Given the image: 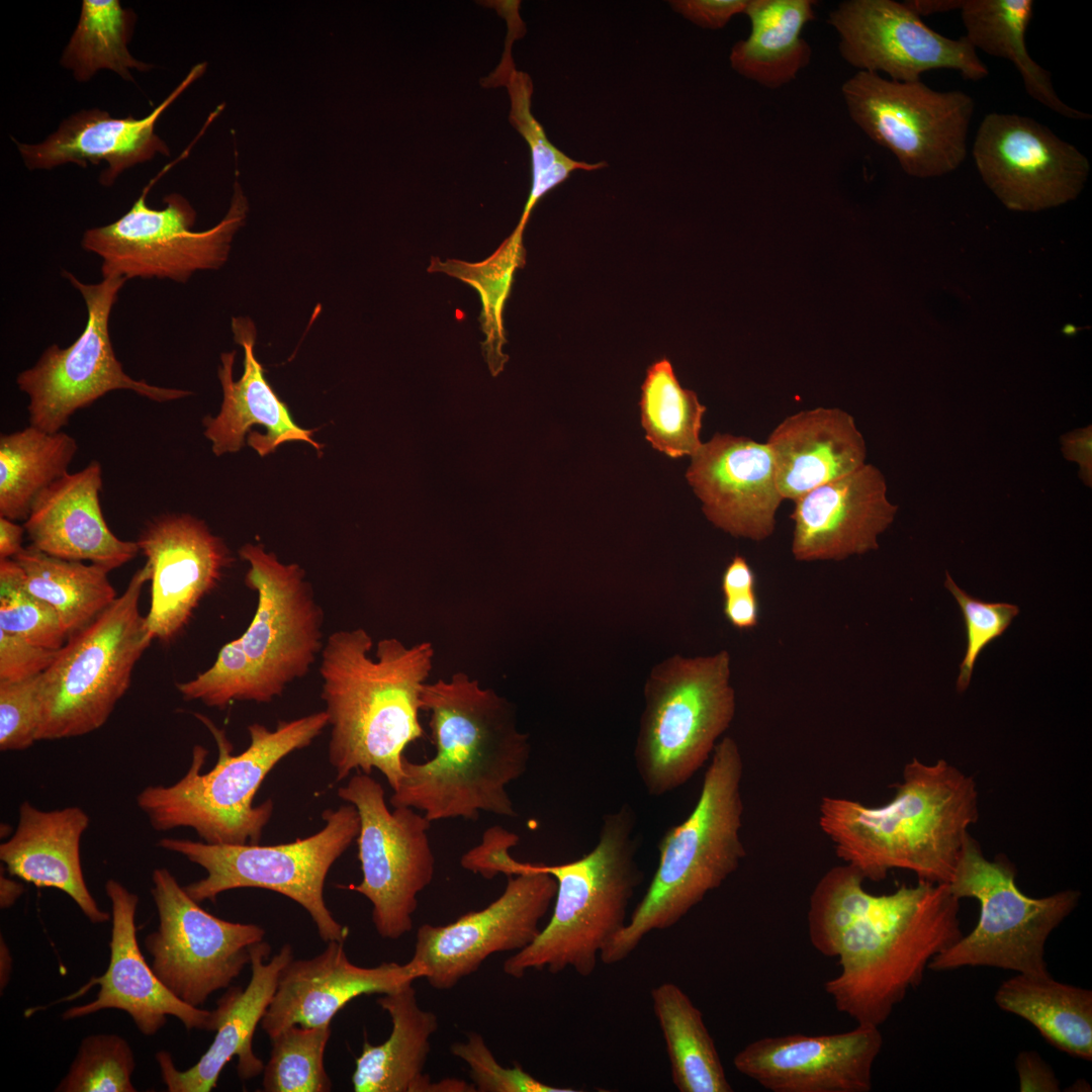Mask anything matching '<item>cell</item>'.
Instances as JSON below:
<instances>
[{
    "label": "cell",
    "mask_w": 1092,
    "mask_h": 1092,
    "mask_svg": "<svg viewBox=\"0 0 1092 1092\" xmlns=\"http://www.w3.org/2000/svg\"><path fill=\"white\" fill-rule=\"evenodd\" d=\"M40 674L0 680V750H23L37 741Z\"/></svg>",
    "instance_id": "681fc988"
},
{
    "label": "cell",
    "mask_w": 1092,
    "mask_h": 1092,
    "mask_svg": "<svg viewBox=\"0 0 1092 1092\" xmlns=\"http://www.w3.org/2000/svg\"><path fill=\"white\" fill-rule=\"evenodd\" d=\"M726 650L673 655L656 664L644 686L634 761L649 796L684 786L710 760L736 709Z\"/></svg>",
    "instance_id": "9c48e42d"
},
{
    "label": "cell",
    "mask_w": 1092,
    "mask_h": 1092,
    "mask_svg": "<svg viewBox=\"0 0 1092 1092\" xmlns=\"http://www.w3.org/2000/svg\"><path fill=\"white\" fill-rule=\"evenodd\" d=\"M756 576L747 560L736 554L725 567L721 576V590L725 597L755 592Z\"/></svg>",
    "instance_id": "11a10c76"
},
{
    "label": "cell",
    "mask_w": 1092,
    "mask_h": 1092,
    "mask_svg": "<svg viewBox=\"0 0 1092 1092\" xmlns=\"http://www.w3.org/2000/svg\"><path fill=\"white\" fill-rule=\"evenodd\" d=\"M522 236L513 233L491 257L481 263L472 265L452 260L443 264L436 259L438 264L432 263L429 268L430 271H444L458 277L479 291L486 344L490 343L487 350L489 362L493 368L503 363V307L510 293L514 272L525 262Z\"/></svg>",
    "instance_id": "ee69618b"
},
{
    "label": "cell",
    "mask_w": 1092,
    "mask_h": 1092,
    "mask_svg": "<svg viewBox=\"0 0 1092 1092\" xmlns=\"http://www.w3.org/2000/svg\"><path fill=\"white\" fill-rule=\"evenodd\" d=\"M421 708L430 713L436 752L423 762L404 755L391 806L416 809L431 822L477 820L481 812L515 817L507 788L526 772L531 745L513 705L459 671L426 682Z\"/></svg>",
    "instance_id": "7a4b0ae2"
},
{
    "label": "cell",
    "mask_w": 1092,
    "mask_h": 1092,
    "mask_svg": "<svg viewBox=\"0 0 1092 1092\" xmlns=\"http://www.w3.org/2000/svg\"><path fill=\"white\" fill-rule=\"evenodd\" d=\"M998 1007L1033 1025L1046 1042L1071 1057L1092 1060V991L1022 974L1004 981Z\"/></svg>",
    "instance_id": "e575fe53"
},
{
    "label": "cell",
    "mask_w": 1092,
    "mask_h": 1092,
    "mask_svg": "<svg viewBox=\"0 0 1092 1092\" xmlns=\"http://www.w3.org/2000/svg\"><path fill=\"white\" fill-rule=\"evenodd\" d=\"M863 882L846 863L828 870L810 896L808 934L820 953L838 958V975L824 984L835 1008L880 1027L963 935L960 900L947 884L918 881L875 895Z\"/></svg>",
    "instance_id": "6da1fadb"
},
{
    "label": "cell",
    "mask_w": 1092,
    "mask_h": 1092,
    "mask_svg": "<svg viewBox=\"0 0 1092 1092\" xmlns=\"http://www.w3.org/2000/svg\"><path fill=\"white\" fill-rule=\"evenodd\" d=\"M345 942L330 941L310 959H292L282 970L275 994L261 1027L270 1038L291 1025H330L333 1017L353 999L386 994L421 978L408 961L360 967L350 962Z\"/></svg>",
    "instance_id": "484cf974"
},
{
    "label": "cell",
    "mask_w": 1092,
    "mask_h": 1092,
    "mask_svg": "<svg viewBox=\"0 0 1092 1092\" xmlns=\"http://www.w3.org/2000/svg\"><path fill=\"white\" fill-rule=\"evenodd\" d=\"M331 1026L291 1025L271 1039L270 1058L263 1070L266 1092H328L332 1081L324 1066Z\"/></svg>",
    "instance_id": "7bdbcfd3"
},
{
    "label": "cell",
    "mask_w": 1092,
    "mask_h": 1092,
    "mask_svg": "<svg viewBox=\"0 0 1092 1092\" xmlns=\"http://www.w3.org/2000/svg\"><path fill=\"white\" fill-rule=\"evenodd\" d=\"M641 390V424L648 442L668 457H692L702 445L706 413L697 394L679 384L666 359L648 368Z\"/></svg>",
    "instance_id": "60d3db41"
},
{
    "label": "cell",
    "mask_w": 1092,
    "mask_h": 1092,
    "mask_svg": "<svg viewBox=\"0 0 1092 1092\" xmlns=\"http://www.w3.org/2000/svg\"><path fill=\"white\" fill-rule=\"evenodd\" d=\"M883 1046L879 1027L831 1034L766 1036L733 1059L742 1075L772 1092H869Z\"/></svg>",
    "instance_id": "44dd1931"
},
{
    "label": "cell",
    "mask_w": 1092,
    "mask_h": 1092,
    "mask_svg": "<svg viewBox=\"0 0 1092 1092\" xmlns=\"http://www.w3.org/2000/svg\"><path fill=\"white\" fill-rule=\"evenodd\" d=\"M779 490L795 500L866 464L867 446L851 415L836 407L801 411L784 419L765 442Z\"/></svg>",
    "instance_id": "1f68e13d"
},
{
    "label": "cell",
    "mask_w": 1092,
    "mask_h": 1092,
    "mask_svg": "<svg viewBox=\"0 0 1092 1092\" xmlns=\"http://www.w3.org/2000/svg\"><path fill=\"white\" fill-rule=\"evenodd\" d=\"M1021 1092H1059L1060 1081L1053 1068L1035 1051H1022L1015 1059Z\"/></svg>",
    "instance_id": "f5cc1de1"
},
{
    "label": "cell",
    "mask_w": 1092,
    "mask_h": 1092,
    "mask_svg": "<svg viewBox=\"0 0 1092 1092\" xmlns=\"http://www.w3.org/2000/svg\"><path fill=\"white\" fill-rule=\"evenodd\" d=\"M841 94L852 121L889 150L908 175L938 177L965 161L975 111L969 94L863 71L842 84Z\"/></svg>",
    "instance_id": "5bb4252c"
},
{
    "label": "cell",
    "mask_w": 1092,
    "mask_h": 1092,
    "mask_svg": "<svg viewBox=\"0 0 1092 1092\" xmlns=\"http://www.w3.org/2000/svg\"><path fill=\"white\" fill-rule=\"evenodd\" d=\"M13 559L23 570L27 589L58 613L68 638L116 600L109 570L102 566L51 556L31 544Z\"/></svg>",
    "instance_id": "f35d334b"
},
{
    "label": "cell",
    "mask_w": 1092,
    "mask_h": 1092,
    "mask_svg": "<svg viewBox=\"0 0 1092 1092\" xmlns=\"http://www.w3.org/2000/svg\"><path fill=\"white\" fill-rule=\"evenodd\" d=\"M1015 868L1005 857L988 859L969 834L953 875L950 892L980 904L977 925L934 957L935 972L989 967L1031 977L1050 976L1044 960L1051 933L1078 906L1081 893L1064 890L1032 898L1017 887Z\"/></svg>",
    "instance_id": "8fae6325"
},
{
    "label": "cell",
    "mask_w": 1092,
    "mask_h": 1092,
    "mask_svg": "<svg viewBox=\"0 0 1092 1092\" xmlns=\"http://www.w3.org/2000/svg\"><path fill=\"white\" fill-rule=\"evenodd\" d=\"M691 458L687 480L714 526L753 541L774 533L784 497L766 443L715 434Z\"/></svg>",
    "instance_id": "603a6c76"
},
{
    "label": "cell",
    "mask_w": 1092,
    "mask_h": 1092,
    "mask_svg": "<svg viewBox=\"0 0 1092 1092\" xmlns=\"http://www.w3.org/2000/svg\"><path fill=\"white\" fill-rule=\"evenodd\" d=\"M77 441L32 426L0 437V517L25 521L51 484L68 474Z\"/></svg>",
    "instance_id": "74e56055"
},
{
    "label": "cell",
    "mask_w": 1092,
    "mask_h": 1092,
    "mask_svg": "<svg viewBox=\"0 0 1092 1092\" xmlns=\"http://www.w3.org/2000/svg\"><path fill=\"white\" fill-rule=\"evenodd\" d=\"M149 580L145 564L106 610L68 638L41 673L37 741L82 736L106 723L154 640L139 610Z\"/></svg>",
    "instance_id": "30bf717a"
},
{
    "label": "cell",
    "mask_w": 1092,
    "mask_h": 1092,
    "mask_svg": "<svg viewBox=\"0 0 1092 1092\" xmlns=\"http://www.w3.org/2000/svg\"><path fill=\"white\" fill-rule=\"evenodd\" d=\"M239 554L250 565L245 583L257 594L253 618L209 668L177 684L184 700L221 710L235 701L272 702L309 671L324 647V614L304 570L261 545L246 544Z\"/></svg>",
    "instance_id": "5b68a950"
},
{
    "label": "cell",
    "mask_w": 1092,
    "mask_h": 1092,
    "mask_svg": "<svg viewBox=\"0 0 1092 1092\" xmlns=\"http://www.w3.org/2000/svg\"><path fill=\"white\" fill-rule=\"evenodd\" d=\"M812 0H750L745 13L751 25L746 39L730 53L734 71L768 89L796 79L811 61L812 50L802 37L805 25L815 18Z\"/></svg>",
    "instance_id": "836d02e7"
},
{
    "label": "cell",
    "mask_w": 1092,
    "mask_h": 1092,
    "mask_svg": "<svg viewBox=\"0 0 1092 1092\" xmlns=\"http://www.w3.org/2000/svg\"><path fill=\"white\" fill-rule=\"evenodd\" d=\"M743 760L732 737L716 745L690 815L658 843V864L624 928L600 954L606 965L626 960L652 931L678 923L739 868Z\"/></svg>",
    "instance_id": "8992f818"
},
{
    "label": "cell",
    "mask_w": 1092,
    "mask_h": 1092,
    "mask_svg": "<svg viewBox=\"0 0 1092 1092\" xmlns=\"http://www.w3.org/2000/svg\"><path fill=\"white\" fill-rule=\"evenodd\" d=\"M377 1004L391 1020L388 1038L377 1045L364 1041L356 1059L352 1084L356 1092H474L459 1079L433 1082L424 1069L438 1017L420 1007L413 982L382 994Z\"/></svg>",
    "instance_id": "d6a6232c"
},
{
    "label": "cell",
    "mask_w": 1092,
    "mask_h": 1092,
    "mask_svg": "<svg viewBox=\"0 0 1092 1092\" xmlns=\"http://www.w3.org/2000/svg\"><path fill=\"white\" fill-rule=\"evenodd\" d=\"M508 877L502 895L485 908L449 924L418 928L410 960L421 978L437 990H449L478 971L491 954L519 951L539 934L540 922L556 895V881L541 863H503Z\"/></svg>",
    "instance_id": "ac0fdd59"
},
{
    "label": "cell",
    "mask_w": 1092,
    "mask_h": 1092,
    "mask_svg": "<svg viewBox=\"0 0 1092 1092\" xmlns=\"http://www.w3.org/2000/svg\"><path fill=\"white\" fill-rule=\"evenodd\" d=\"M747 0H673L672 9L696 25L719 29L736 14L743 13Z\"/></svg>",
    "instance_id": "816d5d0a"
},
{
    "label": "cell",
    "mask_w": 1092,
    "mask_h": 1092,
    "mask_svg": "<svg viewBox=\"0 0 1092 1092\" xmlns=\"http://www.w3.org/2000/svg\"><path fill=\"white\" fill-rule=\"evenodd\" d=\"M232 331L236 343L244 349V372L239 380H234L236 351L220 355L221 407L217 416L203 420L204 435L211 442L213 453L220 456L238 452L253 425L266 428L264 435L251 432L247 439L260 456L274 452L288 441H304L322 452L323 446L312 438L314 430L303 429L293 421L288 406L267 381L255 355L257 331L252 320L233 317Z\"/></svg>",
    "instance_id": "f546056e"
},
{
    "label": "cell",
    "mask_w": 1092,
    "mask_h": 1092,
    "mask_svg": "<svg viewBox=\"0 0 1092 1092\" xmlns=\"http://www.w3.org/2000/svg\"><path fill=\"white\" fill-rule=\"evenodd\" d=\"M195 716L218 745L215 765L203 774L207 750L195 745L187 772L173 785L146 787L136 804L157 831L188 827L207 843H258L274 807L271 799L253 806L259 788L281 759L310 745L329 725L328 715L320 711L279 721L273 730L253 723L250 745L237 755L222 730L205 716Z\"/></svg>",
    "instance_id": "52a82bcc"
},
{
    "label": "cell",
    "mask_w": 1092,
    "mask_h": 1092,
    "mask_svg": "<svg viewBox=\"0 0 1092 1092\" xmlns=\"http://www.w3.org/2000/svg\"><path fill=\"white\" fill-rule=\"evenodd\" d=\"M323 818L326 824L318 832L277 845L212 844L166 837L157 845L206 871L205 878L184 886L196 902L215 903L221 893L239 888L267 889L304 908L325 942H345L349 928L327 907L324 887L331 867L357 838L360 818L351 804L326 810Z\"/></svg>",
    "instance_id": "7c38bea8"
},
{
    "label": "cell",
    "mask_w": 1092,
    "mask_h": 1092,
    "mask_svg": "<svg viewBox=\"0 0 1092 1092\" xmlns=\"http://www.w3.org/2000/svg\"><path fill=\"white\" fill-rule=\"evenodd\" d=\"M635 829V813L624 804L604 816L598 842L585 855L541 863L556 881L552 915L529 945L506 960L507 976L568 968L581 977L594 973L603 949L626 925L630 900L643 879Z\"/></svg>",
    "instance_id": "ba28073f"
},
{
    "label": "cell",
    "mask_w": 1092,
    "mask_h": 1092,
    "mask_svg": "<svg viewBox=\"0 0 1092 1092\" xmlns=\"http://www.w3.org/2000/svg\"><path fill=\"white\" fill-rule=\"evenodd\" d=\"M136 543L150 571L148 628L153 639L168 642L188 624L233 558L223 541L189 515L151 520Z\"/></svg>",
    "instance_id": "7402d4cb"
},
{
    "label": "cell",
    "mask_w": 1092,
    "mask_h": 1092,
    "mask_svg": "<svg viewBox=\"0 0 1092 1092\" xmlns=\"http://www.w3.org/2000/svg\"><path fill=\"white\" fill-rule=\"evenodd\" d=\"M133 1052L114 1033L88 1035L82 1039L67 1075L57 1092H135L131 1076Z\"/></svg>",
    "instance_id": "f6af8a7d"
},
{
    "label": "cell",
    "mask_w": 1092,
    "mask_h": 1092,
    "mask_svg": "<svg viewBox=\"0 0 1092 1092\" xmlns=\"http://www.w3.org/2000/svg\"><path fill=\"white\" fill-rule=\"evenodd\" d=\"M338 796L359 814L358 858L362 880L349 889L372 904V921L379 936L398 939L414 926L418 896L432 882L435 855L423 813L411 807L385 803L382 786L370 775L359 772Z\"/></svg>",
    "instance_id": "2e32d148"
},
{
    "label": "cell",
    "mask_w": 1092,
    "mask_h": 1092,
    "mask_svg": "<svg viewBox=\"0 0 1092 1092\" xmlns=\"http://www.w3.org/2000/svg\"><path fill=\"white\" fill-rule=\"evenodd\" d=\"M972 155L988 188L1008 208L1039 211L1077 198L1090 173L1088 158L1035 119L991 112L981 121Z\"/></svg>",
    "instance_id": "d6986e66"
},
{
    "label": "cell",
    "mask_w": 1092,
    "mask_h": 1092,
    "mask_svg": "<svg viewBox=\"0 0 1092 1092\" xmlns=\"http://www.w3.org/2000/svg\"><path fill=\"white\" fill-rule=\"evenodd\" d=\"M181 158L166 165L121 217L84 232L82 248L100 257L103 278L186 282L198 270L218 269L225 263L233 238L248 211L247 198L238 182L224 217L203 232L191 230L196 212L180 194L165 196L162 209L147 204L152 187Z\"/></svg>",
    "instance_id": "4fadbf2b"
},
{
    "label": "cell",
    "mask_w": 1092,
    "mask_h": 1092,
    "mask_svg": "<svg viewBox=\"0 0 1092 1092\" xmlns=\"http://www.w3.org/2000/svg\"><path fill=\"white\" fill-rule=\"evenodd\" d=\"M651 1000L676 1089L733 1091L703 1014L685 991L674 983H661L652 989Z\"/></svg>",
    "instance_id": "8d00e7d4"
},
{
    "label": "cell",
    "mask_w": 1092,
    "mask_h": 1092,
    "mask_svg": "<svg viewBox=\"0 0 1092 1092\" xmlns=\"http://www.w3.org/2000/svg\"><path fill=\"white\" fill-rule=\"evenodd\" d=\"M152 882L159 916L158 929L145 938L152 969L176 997L199 1007L251 964V949L264 940L265 929L208 913L166 868L155 869Z\"/></svg>",
    "instance_id": "e0dca14e"
},
{
    "label": "cell",
    "mask_w": 1092,
    "mask_h": 1092,
    "mask_svg": "<svg viewBox=\"0 0 1092 1092\" xmlns=\"http://www.w3.org/2000/svg\"><path fill=\"white\" fill-rule=\"evenodd\" d=\"M270 953L271 946L264 940L252 947L251 980L245 989L230 988L217 1001L212 1011L215 1036L196 1064L179 1071L168 1052L156 1055L168 1091H211L234 1057L238 1058L237 1073L241 1080H251L263 1072L265 1066L253 1051L254 1034L272 1001L282 970L293 959L289 943L283 944L272 958Z\"/></svg>",
    "instance_id": "4316f807"
},
{
    "label": "cell",
    "mask_w": 1092,
    "mask_h": 1092,
    "mask_svg": "<svg viewBox=\"0 0 1092 1092\" xmlns=\"http://www.w3.org/2000/svg\"><path fill=\"white\" fill-rule=\"evenodd\" d=\"M101 488L102 468L96 460L51 484L24 521L31 545L51 556L89 561L109 571L132 560L139 545L117 538L107 526Z\"/></svg>",
    "instance_id": "f1b7e54d"
},
{
    "label": "cell",
    "mask_w": 1092,
    "mask_h": 1092,
    "mask_svg": "<svg viewBox=\"0 0 1092 1092\" xmlns=\"http://www.w3.org/2000/svg\"><path fill=\"white\" fill-rule=\"evenodd\" d=\"M828 23L839 36V53L858 71L887 74L891 80L915 82L938 69L979 81L988 67L966 36L952 39L927 26L905 2L848 0L830 12Z\"/></svg>",
    "instance_id": "ffe728a7"
},
{
    "label": "cell",
    "mask_w": 1092,
    "mask_h": 1092,
    "mask_svg": "<svg viewBox=\"0 0 1092 1092\" xmlns=\"http://www.w3.org/2000/svg\"><path fill=\"white\" fill-rule=\"evenodd\" d=\"M916 14L929 15L933 13L959 10L962 0H914L905 2Z\"/></svg>",
    "instance_id": "680465c9"
},
{
    "label": "cell",
    "mask_w": 1092,
    "mask_h": 1092,
    "mask_svg": "<svg viewBox=\"0 0 1092 1092\" xmlns=\"http://www.w3.org/2000/svg\"><path fill=\"white\" fill-rule=\"evenodd\" d=\"M758 610L756 592L724 598L723 613L738 630L754 628L758 622Z\"/></svg>",
    "instance_id": "9f6ffc18"
},
{
    "label": "cell",
    "mask_w": 1092,
    "mask_h": 1092,
    "mask_svg": "<svg viewBox=\"0 0 1092 1092\" xmlns=\"http://www.w3.org/2000/svg\"><path fill=\"white\" fill-rule=\"evenodd\" d=\"M11 967H12V962H11V957H10L9 950H8L6 944L4 943L3 939L1 938V972H0V975H1L0 976V978H1V980H0V982H1V990H3V987H5L6 984L8 983Z\"/></svg>",
    "instance_id": "94428289"
},
{
    "label": "cell",
    "mask_w": 1092,
    "mask_h": 1092,
    "mask_svg": "<svg viewBox=\"0 0 1092 1092\" xmlns=\"http://www.w3.org/2000/svg\"><path fill=\"white\" fill-rule=\"evenodd\" d=\"M58 650L34 645L0 629V680L14 681L42 673Z\"/></svg>",
    "instance_id": "f907efd6"
},
{
    "label": "cell",
    "mask_w": 1092,
    "mask_h": 1092,
    "mask_svg": "<svg viewBox=\"0 0 1092 1092\" xmlns=\"http://www.w3.org/2000/svg\"><path fill=\"white\" fill-rule=\"evenodd\" d=\"M80 807L40 810L24 801L14 833L0 844V859L10 875L36 887L67 894L94 924L109 920L91 895L82 871L80 842L89 826Z\"/></svg>",
    "instance_id": "4dcf8cb0"
},
{
    "label": "cell",
    "mask_w": 1092,
    "mask_h": 1092,
    "mask_svg": "<svg viewBox=\"0 0 1092 1092\" xmlns=\"http://www.w3.org/2000/svg\"><path fill=\"white\" fill-rule=\"evenodd\" d=\"M975 780L944 759L908 761L894 797L868 806L825 796L819 826L841 860L864 880L882 881L892 870L918 881L948 884L969 827L979 818Z\"/></svg>",
    "instance_id": "3957f363"
},
{
    "label": "cell",
    "mask_w": 1092,
    "mask_h": 1092,
    "mask_svg": "<svg viewBox=\"0 0 1092 1092\" xmlns=\"http://www.w3.org/2000/svg\"><path fill=\"white\" fill-rule=\"evenodd\" d=\"M1033 7L1032 0H962L965 36L976 51L1010 61L1035 101L1064 117L1090 119V114L1070 107L1058 96L1051 73L1029 56L1025 34Z\"/></svg>",
    "instance_id": "d590c367"
},
{
    "label": "cell",
    "mask_w": 1092,
    "mask_h": 1092,
    "mask_svg": "<svg viewBox=\"0 0 1092 1092\" xmlns=\"http://www.w3.org/2000/svg\"><path fill=\"white\" fill-rule=\"evenodd\" d=\"M23 886L1 875L0 878V905L1 908L10 907L22 894Z\"/></svg>",
    "instance_id": "91938a15"
},
{
    "label": "cell",
    "mask_w": 1092,
    "mask_h": 1092,
    "mask_svg": "<svg viewBox=\"0 0 1092 1092\" xmlns=\"http://www.w3.org/2000/svg\"><path fill=\"white\" fill-rule=\"evenodd\" d=\"M363 628L333 632L321 652L322 699L331 739L329 760L341 782L353 770L378 769L396 789L405 747L422 738L421 694L434 658L424 641L406 646L397 638L377 643Z\"/></svg>",
    "instance_id": "277c9868"
},
{
    "label": "cell",
    "mask_w": 1092,
    "mask_h": 1092,
    "mask_svg": "<svg viewBox=\"0 0 1092 1092\" xmlns=\"http://www.w3.org/2000/svg\"><path fill=\"white\" fill-rule=\"evenodd\" d=\"M24 526L0 517V559H13L22 550Z\"/></svg>",
    "instance_id": "6f0895ef"
},
{
    "label": "cell",
    "mask_w": 1092,
    "mask_h": 1092,
    "mask_svg": "<svg viewBox=\"0 0 1092 1092\" xmlns=\"http://www.w3.org/2000/svg\"><path fill=\"white\" fill-rule=\"evenodd\" d=\"M512 61L511 55L506 52L492 80L507 87L511 100L510 121L525 139L531 153L532 187L515 230L523 233L537 202L548 191L566 180L571 172L597 170L607 164L573 160L551 144L542 125L531 112L532 80L527 73L516 70Z\"/></svg>",
    "instance_id": "b9f144b4"
},
{
    "label": "cell",
    "mask_w": 1092,
    "mask_h": 1092,
    "mask_svg": "<svg viewBox=\"0 0 1092 1092\" xmlns=\"http://www.w3.org/2000/svg\"><path fill=\"white\" fill-rule=\"evenodd\" d=\"M1089 1087H1090V1086H1089V1084H1088V1083H1087V1082H1086L1085 1080H1077V1081H1076V1082H1075V1083H1074V1084H1073V1085H1072V1086L1070 1087V1088H1072V1089H1070V1090H1071V1091H1073V1089H1074V1088H1077V1089H1075L1074 1091H1084V1090H1083L1082 1088H1085V1089H1086V1090L1088 1091V1090H1090V1089H1088Z\"/></svg>",
    "instance_id": "6125c7cd"
},
{
    "label": "cell",
    "mask_w": 1092,
    "mask_h": 1092,
    "mask_svg": "<svg viewBox=\"0 0 1092 1092\" xmlns=\"http://www.w3.org/2000/svg\"><path fill=\"white\" fill-rule=\"evenodd\" d=\"M0 629L55 650L68 640L58 613L27 589L14 559H0Z\"/></svg>",
    "instance_id": "bcb514c9"
},
{
    "label": "cell",
    "mask_w": 1092,
    "mask_h": 1092,
    "mask_svg": "<svg viewBox=\"0 0 1092 1092\" xmlns=\"http://www.w3.org/2000/svg\"><path fill=\"white\" fill-rule=\"evenodd\" d=\"M111 902L112 929L110 960L106 972L94 977L84 989L99 985L96 999L67 1009L64 1019L84 1017L104 1009L125 1011L145 1035L156 1034L175 1016L188 1029L213 1031V1013L194 1007L176 997L156 976L141 951L136 939V894L109 879L105 884Z\"/></svg>",
    "instance_id": "d4e9b609"
},
{
    "label": "cell",
    "mask_w": 1092,
    "mask_h": 1092,
    "mask_svg": "<svg viewBox=\"0 0 1092 1092\" xmlns=\"http://www.w3.org/2000/svg\"><path fill=\"white\" fill-rule=\"evenodd\" d=\"M206 69L195 65L184 80L150 114L142 118H117L98 108L81 110L66 118L43 142L17 144L30 169H53L67 163L86 168L88 163L106 162L99 182L111 186L126 169L152 160L157 154L169 156L166 143L155 131L157 121L174 100Z\"/></svg>",
    "instance_id": "83f0119b"
},
{
    "label": "cell",
    "mask_w": 1092,
    "mask_h": 1092,
    "mask_svg": "<svg viewBox=\"0 0 1092 1092\" xmlns=\"http://www.w3.org/2000/svg\"><path fill=\"white\" fill-rule=\"evenodd\" d=\"M62 275L81 293L87 307V324L69 347L49 346L32 367L17 375V386L29 399L30 426L48 433L60 432L77 411L112 390H130L156 402L190 395L187 390L130 377L116 358L109 317L126 282L124 278L109 277L86 284L69 271L63 270Z\"/></svg>",
    "instance_id": "9a60e30c"
},
{
    "label": "cell",
    "mask_w": 1092,
    "mask_h": 1092,
    "mask_svg": "<svg viewBox=\"0 0 1092 1092\" xmlns=\"http://www.w3.org/2000/svg\"><path fill=\"white\" fill-rule=\"evenodd\" d=\"M451 1053L469 1068V1075L478 1092H575V1089L547 1085L515 1064L503 1067L494 1058L483 1037L469 1032L466 1041L455 1042Z\"/></svg>",
    "instance_id": "c3c4849f"
},
{
    "label": "cell",
    "mask_w": 1092,
    "mask_h": 1092,
    "mask_svg": "<svg viewBox=\"0 0 1092 1092\" xmlns=\"http://www.w3.org/2000/svg\"><path fill=\"white\" fill-rule=\"evenodd\" d=\"M898 507L887 496L886 478L866 463L794 500L792 553L799 561L842 560L879 548Z\"/></svg>",
    "instance_id": "cb8c5ba5"
},
{
    "label": "cell",
    "mask_w": 1092,
    "mask_h": 1092,
    "mask_svg": "<svg viewBox=\"0 0 1092 1092\" xmlns=\"http://www.w3.org/2000/svg\"><path fill=\"white\" fill-rule=\"evenodd\" d=\"M1063 456L1079 465V477L1092 486V427L1071 431L1061 437Z\"/></svg>",
    "instance_id": "db71d44e"
},
{
    "label": "cell",
    "mask_w": 1092,
    "mask_h": 1092,
    "mask_svg": "<svg viewBox=\"0 0 1092 1092\" xmlns=\"http://www.w3.org/2000/svg\"><path fill=\"white\" fill-rule=\"evenodd\" d=\"M944 586L959 604L965 621L967 648L957 680V690L963 693L969 688L980 653L1007 630L1020 610L1016 605L987 603L970 596L947 571Z\"/></svg>",
    "instance_id": "7dc6e473"
},
{
    "label": "cell",
    "mask_w": 1092,
    "mask_h": 1092,
    "mask_svg": "<svg viewBox=\"0 0 1092 1092\" xmlns=\"http://www.w3.org/2000/svg\"><path fill=\"white\" fill-rule=\"evenodd\" d=\"M135 14L117 0H84L78 24L61 58L75 79L84 82L99 70H110L132 81L131 70L152 66L134 59L127 49Z\"/></svg>",
    "instance_id": "ab89813d"
}]
</instances>
